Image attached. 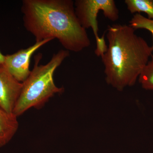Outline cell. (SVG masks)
Wrapping results in <instances>:
<instances>
[{
    "instance_id": "5",
    "label": "cell",
    "mask_w": 153,
    "mask_h": 153,
    "mask_svg": "<svg viewBox=\"0 0 153 153\" xmlns=\"http://www.w3.org/2000/svg\"><path fill=\"white\" fill-rule=\"evenodd\" d=\"M52 40L50 39L36 42L27 49H21L12 55H5L4 61L1 65L15 79L22 83L31 72L30 66L32 55L40 47Z\"/></svg>"
},
{
    "instance_id": "11",
    "label": "cell",
    "mask_w": 153,
    "mask_h": 153,
    "mask_svg": "<svg viewBox=\"0 0 153 153\" xmlns=\"http://www.w3.org/2000/svg\"><path fill=\"white\" fill-rule=\"evenodd\" d=\"M4 59L5 55H3L0 51V65H1L4 63Z\"/></svg>"
},
{
    "instance_id": "10",
    "label": "cell",
    "mask_w": 153,
    "mask_h": 153,
    "mask_svg": "<svg viewBox=\"0 0 153 153\" xmlns=\"http://www.w3.org/2000/svg\"><path fill=\"white\" fill-rule=\"evenodd\" d=\"M129 25L134 30L144 29L152 34L153 41V19L146 18L140 14H136L129 22ZM153 52V44L151 47Z\"/></svg>"
},
{
    "instance_id": "9",
    "label": "cell",
    "mask_w": 153,
    "mask_h": 153,
    "mask_svg": "<svg viewBox=\"0 0 153 153\" xmlns=\"http://www.w3.org/2000/svg\"><path fill=\"white\" fill-rule=\"evenodd\" d=\"M142 87L146 90H153V55L142 71L138 78Z\"/></svg>"
},
{
    "instance_id": "2",
    "label": "cell",
    "mask_w": 153,
    "mask_h": 153,
    "mask_svg": "<svg viewBox=\"0 0 153 153\" xmlns=\"http://www.w3.org/2000/svg\"><path fill=\"white\" fill-rule=\"evenodd\" d=\"M129 25H109L107 50L102 56L105 81L119 91L134 85L150 59L151 47Z\"/></svg>"
},
{
    "instance_id": "8",
    "label": "cell",
    "mask_w": 153,
    "mask_h": 153,
    "mask_svg": "<svg viewBox=\"0 0 153 153\" xmlns=\"http://www.w3.org/2000/svg\"><path fill=\"white\" fill-rule=\"evenodd\" d=\"M128 10L132 14L143 13L153 19V0H125Z\"/></svg>"
},
{
    "instance_id": "3",
    "label": "cell",
    "mask_w": 153,
    "mask_h": 153,
    "mask_svg": "<svg viewBox=\"0 0 153 153\" xmlns=\"http://www.w3.org/2000/svg\"><path fill=\"white\" fill-rule=\"evenodd\" d=\"M69 55V51L61 49L54 54L47 64L40 65L42 55H36L33 69L22 82L21 94L13 111L15 115L18 117L32 108L41 106L56 94L63 92V88L55 85L53 75L56 69Z\"/></svg>"
},
{
    "instance_id": "6",
    "label": "cell",
    "mask_w": 153,
    "mask_h": 153,
    "mask_svg": "<svg viewBox=\"0 0 153 153\" xmlns=\"http://www.w3.org/2000/svg\"><path fill=\"white\" fill-rule=\"evenodd\" d=\"M23 84L0 65V107L9 113L13 111L19 98Z\"/></svg>"
},
{
    "instance_id": "1",
    "label": "cell",
    "mask_w": 153,
    "mask_h": 153,
    "mask_svg": "<svg viewBox=\"0 0 153 153\" xmlns=\"http://www.w3.org/2000/svg\"><path fill=\"white\" fill-rule=\"evenodd\" d=\"M22 11L24 26L36 42L56 38L66 50L75 52L90 47L72 0H24Z\"/></svg>"
},
{
    "instance_id": "7",
    "label": "cell",
    "mask_w": 153,
    "mask_h": 153,
    "mask_svg": "<svg viewBox=\"0 0 153 153\" xmlns=\"http://www.w3.org/2000/svg\"><path fill=\"white\" fill-rule=\"evenodd\" d=\"M19 126L17 117L0 107V147L10 141L16 133Z\"/></svg>"
},
{
    "instance_id": "4",
    "label": "cell",
    "mask_w": 153,
    "mask_h": 153,
    "mask_svg": "<svg viewBox=\"0 0 153 153\" xmlns=\"http://www.w3.org/2000/svg\"><path fill=\"white\" fill-rule=\"evenodd\" d=\"M76 16L82 27L86 30L91 28L96 42L95 55L101 57L107 50L105 35L100 37L97 17L100 11L112 22L119 18V11L114 0H76L74 2Z\"/></svg>"
}]
</instances>
